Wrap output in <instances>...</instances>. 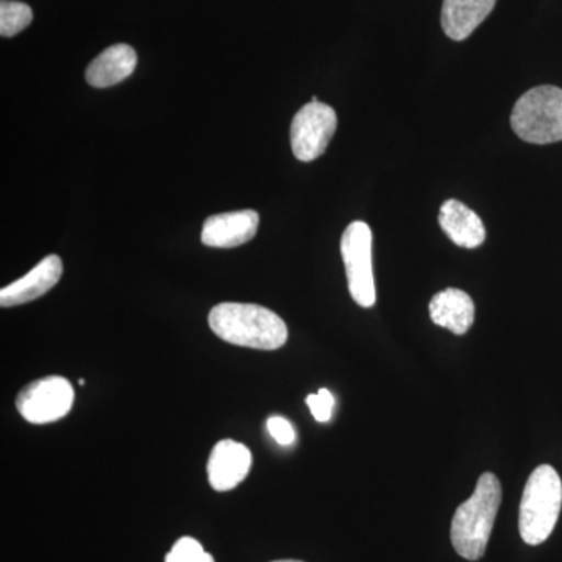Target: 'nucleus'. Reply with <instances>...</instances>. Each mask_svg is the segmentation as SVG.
<instances>
[{
    "label": "nucleus",
    "instance_id": "obj_1",
    "mask_svg": "<svg viewBox=\"0 0 562 562\" xmlns=\"http://www.w3.org/2000/svg\"><path fill=\"white\" fill-rule=\"evenodd\" d=\"M209 322L214 335L233 346L277 350L288 341V327L279 314L255 303H220Z\"/></svg>",
    "mask_w": 562,
    "mask_h": 562
},
{
    "label": "nucleus",
    "instance_id": "obj_2",
    "mask_svg": "<svg viewBox=\"0 0 562 562\" xmlns=\"http://www.w3.org/2000/svg\"><path fill=\"white\" fill-rule=\"evenodd\" d=\"M501 503V480L494 473H483L472 497L458 506L450 530L454 552L464 560L479 561L484 557Z\"/></svg>",
    "mask_w": 562,
    "mask_h": 562
},
{
    "label": "nucleus",
    "instance_id": "obj_3",
    "mask_svg": "<svg viewBox=\"0 0 562 562\" xmlns=\"http://www.w3.org/2000/svg\"><path fill=\"white\" fill-rule=\"evenodd\" d=\"M562 508V482L552 465L532 471L525 484L519 509L520 538L528 546H541L554 530Z\"/></svg>",
    "mask_w": 562,
    "mask_h": 562
},
{
    "label": "nucleus",
    "instance_id": "obj_4",
    "mask_svg": "<svg viewBox=\"0 0 562 562\" xmlns=\"http://www.w3.org/2000/svg\"><path fill=\"white\" fill-rule=\"evenodd\" d=\"M512 127L520 139L531 144L562 140V90L552 85L532 88L516 102Z\"/></svg>",
    "mask_w": 562,
    "mask_h": 562
},
{
    "label": "nucleus",
    "instance_id": "obj_5",
    "mask_svg": "<svg viewBox=\"0 0 562 562\" xmlns=\"http://www.w3.org/2000/svg\"><path fill=\"white\" fill-rule=\"evenodd\" d=\"M349 292L357 305L372 308L376 292L372 271V231L366 222H351L341 238Z\"/></svg>",
    "mask_w": 562,
    "mask_h": 562
},
{
    "label": "nucleus",
    "instance_id": "obj_6",
    "mask_svg": "<svg viewBox=\"0 0 562 562\" xmlns=\"http://www.w3.org/2000/svg\"><path fill=\"white\" fill-rule=\"evenodd\" d=\"M338 127L336 111L327 103L310 102L291 124V149L299 161L310 162L325 154Z\"/></svg>",
    "mask_w": 562,
    "mask_h": 562
},
{
    "label": "nucleus",
    "instance_id": "obj_7",
    "mask_svg": "<svg viewBox=\"0 0 562 562\" xmlns=\"http://www.w3.org/2000/svg\"><path fill=\"white\" fill-rule=\"evenodd\" d=\"M74 387L63 376L36 380L20 392L16 408L25 420L35 425L63 419L72 408Z\"/></svg>",
    "mask_w": 562,
    "mask_h": 562
},
{
    "label": "nucleus",
    "instance_id": "obj_8",
    "mask_svg": "<svg viewBox=\"0 0 562 562\" xmlns=\"http://www.w3.org/2000/svg\"><path fill=\"white\" fill-rule=\"evenodd\" d=\"M250 468V450L241 442L224 439L211 450L206 473L214 491L227 492L246 480Z\"/></svg>",
    "mask_w": 562,
    "mask_h": 562
},
{
    "label": "nucleus",
    "instance_id": "obj_9",
    "mask_svg": "<svg viewBox=\"0 0 562 562\" xmlns=\"http://www.w3.org/2000/svg\"><path fill=\"white\" fill-rule=\"evenodd\" d=\"M258 224L260 216L254 210L214 214L203 224L202 243L214 249H233L254 239Z\"/></svg>",
    "mask_w": 562,
    "mask_h": 562
},
{
    "label": "nucleus",
    "instance_id": "obj_10",
    "mask_svg": "<svg viewBox=\"0 0 562 562\" xmlns=\"http://www.w3.org/2000/svg\"><path fill=\"white\" fill-rule=\"evenodd\" d=\"M61 276V258L58 255H49L22 279L0 290V305L2 308H11V306L36 301L41 295L49 292L60 281Z\"/></svg>",
    "mask_w": 562,
    "mask_h": 562
},
{
    "label": "nucleus",
    "instance_id": "obj_11",
    "mask_svg": "<svg viewBox=\"0 0 562 562\" xmlns=\"http://www.w3.org/2000/svg\"><path fill=\"white\" fill-rule=\"evenodd\" d=\"M438 220L443 233L464 249H476L486 239L482 217L457 199L442 203Z\"/></svg>",
    "mask_w": 562,
    "mask_h": 562
},
{
    "label": "nucleus",
    "instance_id": "obj_12",
    "mask_svg": "<svg viewBox=\"0 0 562 562\" xmlns=\"http://www.w3.org/2000/svg\"><path fill=\"white\" fill-rule=\"evenodd\" d=\"M432 324L447 328L453 335H465L475 321V305L468 292L449 288L432 295L430 302Z\"/></svg>",
    "mask_w": 562,
    "mask_h": 562
},
{
    "label": "nucleus",
    "instance_id": "obj_13",
    "mask_svg": "<svg viewBox=\"0 0 562 562\" xmlns=\"http://www.w3.org/2000/svg\"><path fill=\"white\" fill-rule=\"evenodd\" d=\"M138 57L128 44H114L102 52L87 68L88 83L94 88H110L132 76Z\"/></svg>",
    "mask_w": 562,
    "mask_h": 562
},
{
    "label": "nucleus",
    "instance_id": "obj_14",
    "mask_svg": "<svg viewBox=\"0 0 562 562\" xmlns=\"http://www.w3.org/2000/svg\"><path fill=\"white\" fill-rule=\"evenodd\" d=\"M497 0H443L441 24L449 38L464 41L494 10Z\"/></svg>",
    "mask_w": 562,
    "mask_h": 562
},
{
    "label": "nucleus",
    "instance_id": "obj_15",
    "mask_svg": "<svg viewBox=\"0 0 562 562\" xmlns=\"http://www.w3.org/2000/svg\"><path fill=\"white\" fill-rule=\"evenodd\" d=\"M33 21V11L27 3L16 0H2L0 2V35L11 38L25 31Z\"/></svg>",
    "mask_w": 562,
    "mask_h": 562
},
{
    "label": "nucleus",
    "instance_id": "obj_16",
    "mask_svg": "<svg viewBox=\"0 0 562 562\" xmlns=\"http://www.w3.org/2000/svg\"><path fill=\"white\" fill-rule=\"evenodd\" d=\"M166 562H214V558L194 538H180L166 554Z\"/></svg>",
    "mask_w": 562,
    "mask_h": 562
},
{
    "label": "nucleus",
    "instance_id": "obj_17",
    "mask_svg": "<svg viewBox=\"0 0 562 562\" xmlns=\"http://www.w3.org/2000/svg\"><path fill=\"white\" fill-rule=\"evenodd\" d=\"M306 405L312 409L314 419L325 424L331 419L333 406H335V397L330 391L322 387L317 394H310L306 397Z\"/></svg>",
    "mask_w": 562,
    "mask_h": 562
},
{
    "label": "nucleus",
    "instance_id": "obj_18",
    "mask_svg": "<svg viewBox=\"0 0 562 562\" xmlns=\"http://www.w3.org/2000/svg\"><path fill=\"white\" fill-rule=\"evenodd\" d=\"M268 430L280 446H291L295 441V431L284 417L273 416L268 420Z\"/></svg>",
    "mask_w": 562,
    "mask_h": 562
},
{
    "label": "nucleus",
    "instance_id": "obj_19",
    "mask_svg": "<svg viewBox=\"0 0 562 562\" xmlns=\"http://www.w3.org/2000/svg\"><path fill=\"white\" fill-rule=\"evenodd\" d=\"M272 562H303L297 560H280V561H272Z\"/></svg>",
    "mask_w": 562,
    "mask_h": 562
},
{
    "label": "nucleus",
    "instance_id": "obj_20",
    "mask_svg": "<svg viewBox=\"0 0 562 562\" xmlns=\"http://www.w3.org/2000/svg\"><path fill=\"white\" fill-rule=\"evenodd\" d=\"M79 384H80V386H83V384H85V380H81V379H80V380H79Z\"/></svg>",
    "mask_w": 562,
    "mask_h": 562
}]
</instances>
